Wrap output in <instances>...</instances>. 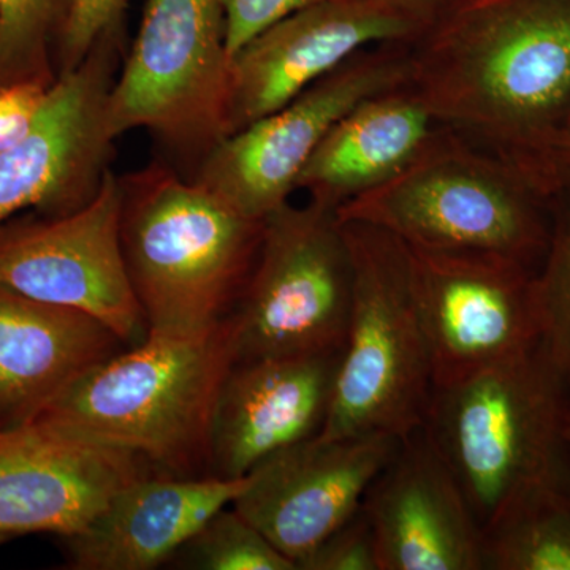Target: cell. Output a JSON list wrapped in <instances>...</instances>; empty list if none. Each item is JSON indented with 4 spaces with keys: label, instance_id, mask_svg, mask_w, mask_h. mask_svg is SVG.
I'll use <instances>...</instances> for the list:
<instances>
[{
    "label": "cell",
    "instance_id": "cell-1",
    "mask_svg": "<svg viewBox=\"0 0 570 570\" xmlns=\"http://www.w3.org/2000/svg\"><path fill=\"white\" fill-rule=\"evenodd\" d=\"M407 86L554 200L570 119V0H459L412 43Z\"/></svg>",
    "mask_w": 570,
    "mask_h": 570
},
{
    "label": "cell",
    "instance_id": "cell-2",
    "mask_svg": "<svg viewBox=\"0 0 570 570\" xmlns=\"http://www.w3.org/2000/svg\"><path fill=\"white\" fill-rule=\"evenodd\" d=\"M235 363L232 314L202 332H149L78 379L33 423L135 453L159 474L205 478L214 407Z\"/></svg>",
    "mask_w": 570,
    "mask_h": 570
},
{
    "label": "cell",
    "instance_id": "cell-3",
    "mask_svg": "<svg viewBox=\"0 0 570 570\" xmlns=\"http://www.w3.org/2000/svg\"><path fill=\"white\" fill-rule=\"evenodd\" d=\"M121 186L124 262L149 332H202L230 316L265 220L164 164L122 176Z\"/></svg>",
    "mask_w": 570,
    "mask_h": 570
},
{
    "label": "cell",
    "instance_id": "cell-4",
    "mask_svg": "<svg viewBox=\"0 0 570 570\" xmlns=\"http://www.w3.org/2000/svg\"><path fill=\"white\" fill-rule=\"evenodd\" d=\"M553 200L531 179L442 126L395 178L336 209L411 249L494 255L539 268L551 235Z\"/></svg>",
    "mask_w": 570,
    "mask_h": 570
},
{
    "label": "cell",
    "instance_id": "cell-5",
    "mask_svg": "<svg viewBox=\"0 0 570 570\" xmlns=\"http://www.w3.org/2000/svg\"><path fill=\"white\" fill-rule=\"evenodd\" d=\"M569 406L568 389L540 344L433 389L422 428L482 530L513 499L570 472Z\"/></svg>",
    "mask_w": 570,
    "mask_h": 570
},
{
    "label": "cell",
    "instance_id": "cell-6",
    "mask_svg": "<svg viewBox=\"0 0 570 570\" xmlns=\"http://www.w3.org/2000/svg\"><path fill=\"white\" fill-rule=\"evenodd\" d=\"M340 223V220H337ZM351 253L352 306L332 403L318 438L411 436L425 423L433 371L395 236L363 223H340Z\"/></svg>",
    "mask_w": 570,
    "mask_h": 570
},
{
    "label": "cell",
    "instance_id": "cell-7",
    "mask_svg": "<svg viewBox=\"0 0 570 570\" xmlns=\"http://www.w3.org/2000/svg\"><path fill=\"white\" fill-rule=\"evenodd\" d=\"M230 62L223 0H148L108 96V134L148 130L200 164L227 137Z\"/></svg>",
    "mask_w": 570,
    "mask_h": 570
},
{
    "label": "cell",
    "instance_id": "cell-8",
    "mask_svg": "<svg viewBox=\"0 0 570 570\" xmlns=\"http://www.w3.org/2000/svg\"><path fill=\"white\" fill-rule=\"evenodd\" d=\"M352 281L351 253L335 213L288 202L269 214L232 313L236 362L341 354Z\"/></svg>",
    "mask_w": 570,
    "mask_h": 570
},
{
    "label": "cell",
    "instance_id": "cell-9",
    "mask_svg": "<svg viewBox=\"0 0 570 570\" xmlns=\"http://www.w3.org/2000/svg\"><path fill=\"white\" fill-rule=\"evenodd\" d=\"M412 43L363 50L305 92L206 154L193 176L250 219L288 204L318 145L352 108L406 85Z\"/></svg>",
    "mask_w": 570,
    "mask_h": 570
},
{
    "label": "cell",
    "instance_id": "cell-10",
    "mask_svg": "<svg viewBox=\"0 0 570 570\" xmlns=\"http://www.w3.org/2000/svg\"><path fill=\"white\" fill-rule=\"evenodd\" d=\"M404 247L434 387L539 346L538 268L494 255Z\"/></svg>",
    "mask_w": 570,
    "mask_h": 570
},
{
    "label": "cell",
    "instance_id": "cell-11",
    "mask_svg": "<svg viewBox=\"0 0 570 570\" xmlns=\"http://www.w3.org/2000/svg\"><path fill=\"white\" fill-rule=\"evenodd\" d=\"M121 178L108 170L88 205L63 216L0 225V285L102 321L127 347L148 324L127 275L121 246Z\"/></svg>",
    "mask_w": 570,
    "mask_h": 570
},
{
    "label": "cell",
    "instance_id": "cell-12",
    "mask_svg": "<svg viewBox=\"0 0 570 570\" xmlns=\"http://www.w3.org/2000/svg\"><path fill=\"white\" fill-rule=\"evenodd\" d=\"M121 29L77 69L59 75L31 132L0 153V225L18 213L63 216L99 193L111 159L107 104L121 59Z\"/></svg>",
    "mask_w": 570,
    "mask_h": 570
},
{
    "label": "cell",
    "instance_id": "cell-13",
    "mask_svg": "<svg viewBox=\"0 0 570 570\" xmlns=\"http://www.w3.org/2000/svg\"><path fill=\"white\" fill-rule=\"evenodd\" d=\"M426 31L384 0H322L288 14L232 58L227 137L292 102L360 51L414 43Z\"/></svg>",
    "mask_w": 570,
    "mask_h": 570
},
{
    "label": "cell",
    "instance_id": "cell-14",
    "mask_svg": "<svg viewBox=\"0 0 570 570\" xmlns=\"http://www.w3.org/2000/svg\"><path fill=\"white\" fill-rule=\"evenodd\" d=\"M401 439L366 434L311 438L261 461L232 502L266 539L295 562L314 550L362 508L373 480L395 455Z\"/></svg>",
    "mask_w": 570,
    "mask_h": 570
},
{
    "label": "cell",
    "instance_id": "cell-15",
    "mask_svg": "<svg viewBox=\"0 0 570 570\" xmlns=\"http://www.w3.org/2000/svg\"><path fill=\"white\" fill-rule=\"evenodd\" d=\"M156 472L135 453L28 423L0 430V534H80L122 487Z\"/></svg>",
    "mask_w": 570,
    "mask_h": 570
},
{
    "label": "cell",
    "instance_id": "cell-16",
    "mask_svg": "<svg viewBox=\"0 0 570 570\" xmlns=\"http://www.w3.org/2000/svg\"><path fill=\"white\" fill-rule=\"evenodd\" d=\"M362 508L379 570H483L482 528L423 428L401 439Z\"/></svg>",
    "mask_w": 570,
    "mask_h": 570
},
{
    "label": "cell",
    "instance_id": "cell-17",
    "mask_svg": "<svg viewBox=\"0 0 570 570\" xmlns=\"http://www.w3.org/2000/svg\"><path fill=\"white\" fill-rule=\"evenodd\" d=\"M341 354L236 362L209 433V475L246 478L261 461L316 438L328 415Z\"/></svg>",
    "mask_w": 570,
    "mask_h": 570
},
{
    "label": "cell",
    "instance_id": "cell-18",
    "mask_svg": "<svg viewBox=\"0 0 570 570\" xmlns=\"http://www.w3.org/2000/svg\"><path fill=\"white\" fill-rule=\"evenodd\" d=\"M126 347L91 314L0 285V430L33 422L78 379Z\"/></svg>",
    "mask_w": 570,
    "mask_h": 570
},
{
    "label": "cell",
    "instance_id": "cell-19",
    "mask_svg": "<svg viewBox=\"0 0 570 570\" xmlns=\"http://www.w3.org/2000/svg\"><path fill=\"white\" fill-rule=\"evenodd\" d=\"M246 478H176L148 472L122 487L73 538L70 569L153 570L245 490Z\"/></svg>",
    "mask_w": 570,
    "mask_h": 570
},
{
    "label": "cell",
    "instance_id": "cell-20",
    "mask_svg": "<svg viewBox=\"0 0 570 570\" xmlns=\"http://www.w3.org/2000/svg\"><path fill=\"white\" fill-rule=\"evenodd\" d=\"M441 127L407 82L370 97L333 126L299 174L296 190L335 213L401 174Z\"/></svg>",
    "mask_w": 570,
    "mask_h": 570
},
{
    "label": "cell",
    "instance_id": "cell-21",
    "mask_svg": "<svg viewBox=\"0 0 570 570\" xmlns=\"http://www.w3.org/2000/svg\"><path fill=\"white\" fill-rule=\"evenodd\" d=\"M482 535L483 570H570V472L513 499Z\"/></svg>",
    "mask_w": 570,
    "mask_h": 570
},
{
    "label": "cell",
    "instance_id": "cell-22",
    "mask_svg": "<svg viewBox=\"0 0 570 570\" xmlns=\"http://www.w3.org/2000/svg\"><path fill=\"white\" fill-rule=\"evenodd\" d=\"M73 0H0V86L55 82L56 48Z\"/></svg>",
    "mask_w": 570,
    "mask_h": 570
},
{
    "label": "cell",
    "instance_id": "cell-23",
    "mask_svg": "<svg viewBox=\"0 0 570 570\" xmlns=\"http://www.w3.org/2000/svg\"><path fill=\"white\" fill-rule=\"evenodd\" d=\"M168 562L189 570H298L232 505L214 513Z\"/></svg>",
    "mask_w": 570,
    "mask_h": 570
},
{
    "label": "cell",
    "instance_id": "cell-24",
    "mask_svg": "<svg viewBox=\"0 0 570 570\" xmlns=\"http://www.w3.org/2000/svg\"><path fill=\"white\" fill-rule=\"evenodd\" d=\"M540 346L570 395V186L553 200L551 235L538 268Z\"/></svg>",
    "mask_w": 570,
    "mask_h": 570
},
{
    "label": "cell",
    "instance_id": "cell-25",
    "mask_svg": "<svg viewBox=\"0 0 570 570\" xmlns=\"http://www.w3.org/2000/svg\"><path fill=\"white\" fill-rule=\"evenodd\" d=\"M130 0H73L56 48V73L77 69L107 33L119 31Z\"/></svg>",
    "mask_w": 570,
    "mask_h": 570
},
{
    "label": "cell",
    "instance_id": "cell-26",
    "mask_svg": "<svg viewBox=\"0 0 570 570\" xmlns=\"http://www.w3.org/2000/svg\"><path fill=\"white\" fill-rule=\"evenodd\" d=\"M299 570H379L376 539L363 508L337 528Z\"/></svg>",
    "mask_w": 570,
    "mask_h": 570
},
{
    "label": "cell",
    "instance_id": "cell-27",
    "mask_svg": "<svg viewBox=\"0 0 570 570\" xmlns=\"http://www.w3.org/2000/svg\"><path fill=\"white\" fill-rule=\"evenodd\" d=\"M317 2L322 0H223L228 56L234 58L257 33Z\"/></svg>",
    "mask_w": 570,
    "mask_h": 570
},
{
    "label": "cell",
    "instance_id": "cell-28",
    "mask_svg": "<svg viewBox=\"0 0 570 570\" xmlns=\"http://www.w3.org/2000/svg\"><path fill=\"white\" fill-rule=\"evenodd\" d=\"M52 82L22 80L0 86V153L26 137L47 102Z\"/></svg>",
    "mask_w": 570,
    "mask_h": 570
},
{
    "label": "cell",
    "instance_id": "cell-29",
    "mask_svg": "<svg viewBox=\"0 0 570 570\" xmlns=\"http://www.w3.org/2000/svg\"><path fill=\"white\" fill-rule=\"evenodd\" d=\"M426 26L434 24L450 9L449 0H384Z\"/></svg>",
    "mask_w": 570,
    "mask_h": 570
},
{
    "label": "cell",
    "instance_id": "cell-30",
    "mask_svg": "<svg viewBox=\"0 0 570 570\" xmlns=\"http://www.w3.org/2000/svg\"><path fill=\"white\" fill-rule=\"evenodd\" d=\"M557 165L560 171L562 190L570 186V119L562 130L557 145Z\"/></svg>",
    "mask_w": 570,
    "mask_h": 570
},
{
    "label": "cell",
    "instance_id": "cell-31",
    "mask_svg": "<svg viewBox=\"0 0 570 570\" xmlns=\"http://www.w3.org/2000/svg\"><path fill=\"white\" fill-rule=\"evenodd\" d=\"M564 438H566V441H568V444L570 445V406L568 409V412H566Z\"/></svg>",
    "mask_w": 570,
    "mask_h": 570
},
{
    "label": "cell",
    "instance_id": "cell-32",
    "mask_svg": "<svg viewBox=\"0 0 570 570\" xmlns=\"http://www.w3.org/2000/svg\"><path fill=\"white\" fill-rule=\"evenodd\" d=\"M11 539H14V538H11V535H7V534H0V546H3V543L10 542Z\"/></svg>",
    "mask_w": 570,
    "mask_h": 570
}]
</instances>
